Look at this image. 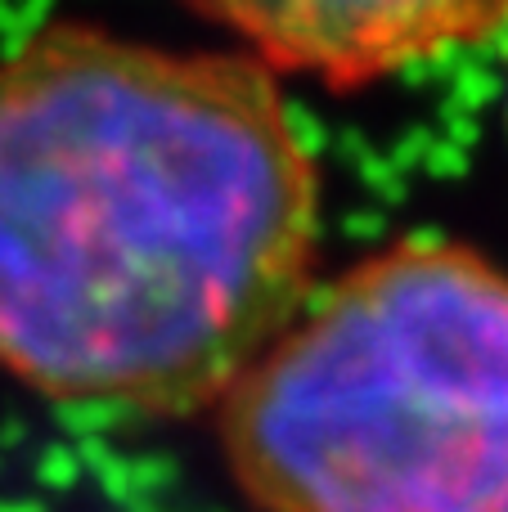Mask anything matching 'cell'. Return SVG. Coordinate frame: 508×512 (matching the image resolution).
I'll return each instance as SVG.
<instances>
[{
    "instance_id": "1",
    "label": "cell",
    "mask_w": 508,
    "mask_h": 512,
    "mask_svg": "<svg viewBox=\"0 0 508 512\" xmlns=\"http://www.w3.org/2000/svg\"><path fill=\"white\" fill-rule=\"evenodd\" d=\"M320 176L275 72L54 23L0 54V373L216 409L311 292Z\"/></svg>"
},
{
    "instance_id": "2",
    "label": "cell",
    "mask_w": 508,
    "mask_h": 512,
    "mask_svg": "<svg viewBox=\"0 0 508 512\" xmlns=\"http://www.w3.org/2000/svg\"><path fill=\"white\" fill-rule=\"evenodd\" d=\"M216 414L257 512H508V270L459 243L365 256Z\"/></svg>"
},
{
    "instance_id": "3",
    "label": "cell",
    "mask_w": 508,
    "mask_h": 512,
    "mask_svg": "<svg viewBox=\"0 0 508 512\" xmlns=\"http://www.w3.org/2000/svg\"><path fill=\"white\" fill-rule=\"evenodd\" d=\"M270 72L356 90L450 45L508 32V0H185Z\"/></svg>"
}]
</instances>
